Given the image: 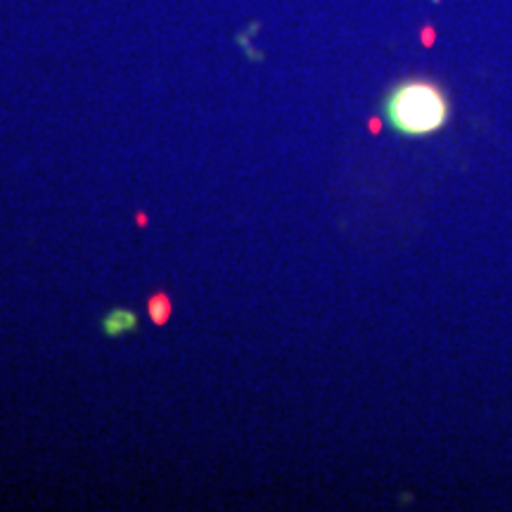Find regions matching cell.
Here are the masks:
<instances>
[{"instance_id": "cell-1", "label": "cell", "mask_w": 512, "mask_h": 512, "mask_svg": "<svg viewBox=\"0 0 512 512\" xmlns=\"http://www.w3.org/2000/svg\"><path fill=\"white\" fill-rule=\"evenodd\" d=\"M382 119L399 136H432L451 119V100L437 81L406 79L384 95Z\"/></svg>"}, {"instance_id": "cell-3", "label": "cell", "mask_w": 512, "mask_h": 512, "mask_svg": "<svg viewBox=\"0 0 512 512\" xmlns=\"http://www.w3.org/2000/svg\"><path fill=\"white\" fill-rule=\"evenodd\" d=\"M147 313H150L152 323L164 325L171 316V299L166 297V294L157 292L155 297H150V302H147Z\"/></svg>"}, {"instance_id": "cell-2", "label": "cell", "mask_w": 512, "mask_h": 512, "mask_svg": "<svg viewBox=\"0 0 512 512\" xmlns=\"http://www.w3.org/2000/svg\"><path fill=\"white\" fill-rule=\"evenodd\" d=\"M140 325L138 316L128 309H114L107 313L105 320H102V330H105L107 337H121L126 332H136Z\"/></svg>"}]
</instances>
